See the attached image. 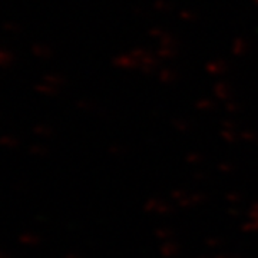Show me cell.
<instances>
[{"label": "cell", "instance_id": "cell-1", "mask_svg": "<svg viewBox=\"0 0 258 258\" xmlns=\"http://www.w3.org/2000/svg\"><path fill=\"white\" fill-rule=\"evenodd\" d=\"M20 241L23 242V244H33L36 238L33 237V235H29V234H23L22 237H20Z\"/></svg>", "mask_w": 258, "mask_h": 258}, {"label": "cell", "instance_id": "cell-2", "mask_svg": "<svg viewBox=\"0 0 258 258\" xmlns=\"http://www.w3.org/2000/svg\"><path fill=\"white\" fill-rule=\"evenodd\" d=\"M0 258H10V257L6 254V252H5V251H0Z\"/></svg>", "mask_w": 258, "mask_h": 258}]
</instances>
